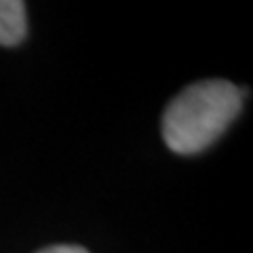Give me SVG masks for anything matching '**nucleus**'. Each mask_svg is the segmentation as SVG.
<instances>
[{
  "label": "nucleus",
  "instance_id": "nucleus-1",
  "mask_svg": "<svg viewBox=\"0 0 253 253\" xmlns=\"http://www.w3.org/2000/svg\"><path fill=\"white\" fill-rule=\"evenodd\" d=\"M243 106V93L228 81H203L184 89L163 116V135L177 154L201 152L228 129Z\"/></svg>",
  "mask_w": 253,
  "mask_h": 253
},
{
  "label": "nucleus",
  "instance_id": "nucleus-2",
  "mask_svg": "<svg viewBox=\"0 0 253 253\" xmlns=\"http://www.w3.org/2000/svg\"><path fill=\"white\" fill-rule=\"evenodd\" d=\"M26 36V4L0 0V44H17Z\"/></svg>",
  "mask_w": 253,
  "mask_h": 253
},
{
  "label": "nucleus",
  "instance_id": "nucleus-3",
  "mask_svg": "<svg viewBox=\"0 0 253 253\" xmlns=\"http://www.w3.org/2000/svg\"><path fill=\"white\" fill-rule=\"evenodd\" d=\"M38 253H89V251L78 247V245H53V247H46Z\"/></svg>",
  "mask_w": 253,
  "mask_h": 253
}]
</instances>
